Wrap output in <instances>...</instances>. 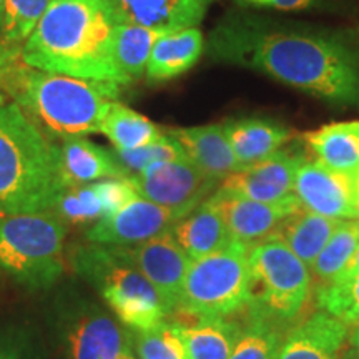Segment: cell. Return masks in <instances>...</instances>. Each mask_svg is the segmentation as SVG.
I'll use <instances>...</instances> for the list:
<instances>
[{
  "label": "cell",
  "instance_id": "1",
  "mask_svg": "<svg viewBox=\"0 0 359 359\" xmlns=\"http://www.w3.org/2000/svg\"><path fill=\"white\" fill-rule=\"evenodd\" d=\"M208 52L331 107L359 110L358 35L235 13L213 30Z\"/></svg>",
  "mask_w": 359,
  "mask_h": 359
},
{
  "label": "cell",
  "instance_id": "2",
  "mask_svg": "<svg viewBox=\"0 0 359 359\" xmlns=\"http://www.w3.org/2000/svg\"><path fill=\"white\" fill-rule=\"evenodd\" d=\"M114 0H52L22 45V60L34 69L123 87L114 60Z\"/></svg>",
  "mask_w": 359,
  "mask_h": 359
},
{
  "label": "cell",
  "instance_id": "3",
  "mask_svg": "<svg viewBox=\"0 0 359 359\" xmlns=\"http://www.w3.org/2000/svg\"><path fill=\"white\" fill-rule=\"evenodd\" d=\"M0 87L40 128L64 140L100 133L103 116L122 88L39 70L24 60L6 72Z\"/></svg>",
  "mask_w": 359,
  "mask_h": 359
},
{
  "label": "cell",
  "instance_id": "4",
  "mask_svg": "<svg viewBox=\"0 0 359 359\" xmlns=\"http://www.w3.org/2000/svg\"><path fill=\"white\" fill-rule=\"evenodd\" d=\"M65 188L60 147L17 103L0 105V215L50 212Z\"/></svg>",
  "mask_w": 359,
  "mask_h": 359
},
{
  "label": "cell",
  "instance_id": "5",
  "mask_svg": "<svg viewBox=\"0 0 359 359\" xmlns=\"http://www.w3.org/2000/svg\"><path fill=\"white\" fill-rule=\"evenodd\" d=\"M70 266L92 285L114 316L132 331L154 330L168 311L158 291L118 253L116 246L90 243L69 255Z\"/></svg>",
  "mask_w": 359,
  "mask_h": 359
},
{
  "label": "cell",
  "instance_id": "6",
  "mask_svg": "<svg viewBox=\"0 0 359 359\" xmlns=\"http://www.w3.org/2000/svg\"><path fill=\"white\" fill-rule=\"evenodd\" d=\"M65 235L50 212L0 215V273L30 290L50 288L65 268Z\"/></svg>",
  "mask_w": 359,
  "mask_h": 359
},
{
  "label": "cell",
  "instance_id": "7",
  "mask_svg": "<svg viewBox=\"0 0 359 359\" xmlns=\"http://www.w3.org/2000/svg\"><path fill=\"white\" fill-rule=\"evenodd\" d=\"M248 264L250 302L245 311L293 326L311 294L309 268L275 235L250 246Z\"/></svg>",
  "mask_w": 359,
  "mask_h": 359
},
{
  "label": "cell",
  "instance_id": "8",
  "mask_svg": "<svg viewBox=\"0 0 359 359\" xmlns=\"http://www.w3.org/2000/svg\"><path fill=\"white\" fill-rule=\"evenodd\" d=\"M248 248L231 241L226 248L191 262L180 306L172 314L226 320L245 311L250 302Z\"/></svg>",
  "mask_w": 359,
  "mask_h": 359
},
{
  "label": "cell",
  "instance_id": "9",
  "mask_svg": "<svg viewBox=\"0 0 359 359\" xmlns=\"http://www.w3.org/2000/svg\"><path fill=\"white\" fill-rule=\"evenodd\" d=\"M52 318L67 359H138L133 331L92 299L64 296Z\"/></svg>",
  "mask_w": 359,
  "mask_h": 359
},
{
  "label": "cell",
  "instance_id": "10",
  "mask_svg": "<svg viewBox=\"0 0 359 359\" xmlns=\"http://www.w3.org/2000/svg\"><path fill=\"white\" fill-rule=\"evenodd\" d=\"M130 185L147 198L182 219L217 191V180L208 177L188 156L155 165L142 175L128 177Z\"/></svg>",
  "mask_w": 359,
  "mask_h": 359
},
{
  "label": "cell",
  "instance_id": "11",
  "mask_svg": "<svg viewBox=\"0 0 359 359\" xmlns=\"http://www.w3.org/2000/svg\"><path fill=\"white\" fill-rule=\"evenodd\" d=\"M306 158V145L286 143L258 163L228 175L218 190L257 201H281L294 195L298 170Z\"/></svg>",
  "mask_w": 359,
  "mask_h": 359
},
{
  "label": "cell",
  "instance_id": "12",
  "mask_svg": "<svg viewBox=\"0 0 359 359\" xmlns=\"http://www.w3.org/2000/svg\"><path fill=\"white\" fill-rule=\"evenodd\" d=\"M116 250L154 285L163 299L168 316H172L180 306L183 285L191 264V259L172 233H163L138 245L116 246Z\"/></svg>",
  "mask_w": 359,
  "mask_h": 359
},
{
  "label": "cell",
  "instance_id": "13",
  "mask_svg": "<svg viewBox=\"0 0 359 359\" xmlns=\"http://www.w3.org/2000/svg\"><path fill=\"white\" fill-rule=\"evenodd\" d=\"M294 195L309 212L333 219H359L358 175L336 172L320 161H304Z\"/></svg>",
  "mask_w": 359,
  "mask_h": 359
},
{
  "label": "cell",
  "instance_id": "14",
  "mask_svg": "<svg viewBox=\"0 0 359 359\" xmlns=\"http://www.w3.org/2000/svg\"><path fill=\"white\" fill-rule=\"evenodd\" d=\"M178 219L170 210L137 195L122 210L93 223L85 238L93 245L132 246L168 233Z\"/></svg>",
  "mask_w": 359,
  "mask_h": 359
},
{
  "label": "cell",
  "instance_id": "15",
  "mask_svg": "<svg viewBox=\"0 0 359 359\" xmlns=\"http://www.w3.org/2000/svg\"><path fill=\"white\" fill-rule=\"evenodd\" d=\"M210 200L223 217L231 241L245 246H251L273 235L283 219L303 206L296 195L266 203L231 195L218 188Z\"/></svg>",
  "mask_w": 359,
  "mask_h": 359
},
{
  "label": "cell",
  "instance_id": "16",
  "mask_svg": "<svg viewBox=\"0 0 359 359\" xmlns=\"http://www.w3.org/2000/svg\"><path fill=\"white\" fill-rule=\"evenodd\" d=\"M348 336L343 321L320 309L286 331L278 359H338Z\"/></svg>",
  "mask_w": 359,
  "mask_h": 359
},
{
  "label": "cell",
  "instance_id": "17",
  "mask_svg": "<svg viewBox=\"0 0 359 359\" xmlns=\"http://www.w3.org/2000/svg\"><path fill=\"white\" fill-rule=\"evenodd\" d=\"M212 0H114L120 24L140 25L168 34L196 27Z\"/></svg>",
  "mask_w": 359,
  "mask_h": 359
},
{
  "label": "cell",
  "instance_id": "18",
  "mask_svg": "<svg viewBox=\"0 0 359 359\" xmlns=\"http://www.w3.org/2000/svg\"><path fill=\"white\" fill-rule=\"evenodd\" d=\"M170 135L182 145L185 155L196 167L219 183L241 168L224 133L223 123L173 128L170 130Z\"/></svg>",
  "mask_w": 359,
  "mask_h": 359
},
{
  "label": "cell",
  "instance_id": "19",
  "mask_svg": "<svg viewBox=\"0 0 359 359\" xmlns=\"http://www.w3.org/2000/svg\"><path fill=\"white\" fill-rule=\"evenodd\" d=\"M223 130L241 168L268 158L293 140V132L273 120H226L223 122Z\"/></svg>",
  "mask_w": 359,
  "mask_h": 359
},
{
  "label": "cell",
  "instance_id": "20",
  "mask_svg": "<svg viewBox=\"0 0 359 359\" xmlns=\"http://www.w3.org/2000/svg\"><path fill=\"white\" fill-rule=\"evenodd\" d=\"M170 233L191 262L217 253L231 243L224 219L210 198L178 219Z\"/></svg>",
  "mask_w": 359,
  "mask_h": 359
},
{
  "label": "cell",
  "instance_id": "21",
  "mask_svg": "<svg viewBox=\"0 0 359 359\" xmlns=\"http://www.w3.org/2000/svg\"><path fill=\"white\" fill-rule=\"evenodd\" d=\"M60 167L67 187L85 185L107 178H128L114 151L87 138H69L60 147Z\"/></svg>",
  "mask_w": 359,
  "mask_h": 359
},
{
  "label": "cell",
  "instance_id": "22",
  "mask_svg": "<svg viewBox=\"0 0 359 359\" xmlns=\"http://www.w3.org/2000/svg\"><path fill=\"white\" fill-rule=\"evenodd\" d=\"M203 34L196 27L163 34L151 48L147 65L150 82H165L185 74L203 53Z\"/></svg>",
  "mask_w": 359,
  "mask_h": 359
},
{
  "label": "cell",
  "instance_id": "23",
  "mask_svg": "<svg viewBox=\"0 0 359 359\" xmlns=\"http://www.w3.org/2000/svg\"><path fill=\"white\" fill-rule=\"evenodd\" d=\"M318 161L343 173H359V122L330 123L303 135Z\"/></svg>",
  "mask_w": 359,
  "mask_h": 359
},
{
  "label": "cell",
  "instance_id": "24",
  "mask_svg": "<svg viewBox=\"0 0 359 359\" xmlns=\"http://www.w3.org/2000/svg\"><path fill=\"white\" fill-rule=\"evenodd\" d=\"M339 222L341 219L321 217V215L309 212L304 206H299L296 212L278 224L273 235L285 241L296 257L308 268H311L330 241L331 235L338 228Z\"/></svg>",
  "mask_w": 359,
  "mask_h": 359
},
{
  "label": "cell",
  "instance_id": "25",
  "mask_svg": "<svg viewBox=\"0 0 359 359\" xmlns=\"http://www.w3.org/2000/svg\"><path fill=\"white\" fill-rule=\"evenodd\" d=\"M175 325L185 343L187 359H230L241 330V323L230 318H190L183 325Z\"/></svg>",
  "mask_w": 359,
  "mask_h": 359
},
{
  "label": "cell",
  "instance_id": "26",
  "mask_svg": "<svg viewBox=\"0 0 359 359\" xmlns=\"http://www.w3.org/2000/svg\"><path fill=\"white\" fill-rule=\"evenodd\" d=\"M163 32L140 25L120 24L114 34V60L125 83L142 79L156 40Z\"/></svg>",
  "mask_w": 359,
  "mask_h": 359
},
{
  "label": "cell",
  "instance_id": "27",
  "mask_svg": "<svg viewBox=\"0 0 359 359\" xmlns=\"http://www.w3.org/2000/svg\"><path fill=\"white\" fill-rule=\"evenodd\" d=\"M290 327L263 314L245 311L240 336L230 359H278L281 343Z\"/></svg>",
  "mask_w": 359,
  "mask_h": 359
},
{
  "label": "cell",
  "instance_id": "28",
  "mask_svg": "<svg viewBox=\"0 0 359 359\" xmlns=\"http://www.w3.org/2000/svg\"><path fill=\"white\" fill-rule=\"evenodd\" d=\"M100 133L109 138L114 148L118 150H133L158 140L160 128L147 118L118 102H111L100 125Z\"/></svg>",
  "mask_w": 359,
  "mask_h": 359
},
{
  "label": "cell",
  "instance_id": "29",
  "mask_svg": "<svg viewBox=\"0 0 359 359\" xmlns=\"http://www.w3.org/2000/svg\"><path fill=\"white\" fill-rule=\"evenodd\" d=\"M359 250V219L339 222L330 241L309 268L316 281L314 290L331 285Z\"/></svg>",
  "mask_w": 359,
  "mask_h": 359
},
{
  "label": "cell",
  "instance_id": "30",
  "mask_svg": "<svg viewBox=\"0 0 359 359\" xmlns=\"http://www.w3.org/2000/svg\"><path fill=\"white\" fill-rule=\"evenodd\" d=\"M50 213L70 224H93L105 218L107 213L98 191V183L93 182L65 188Z\"/></svg>",
  "mask_w": 359,
  "mask_h": 359
},
{
  "label": "cell",
  "instance_id": "31",
  "mask_svg": "<svg viewBox=\"0 0 359 359\" xmlns=\"http://www.w3.org/2000/svg\"><path fill=\"white\" fill-rule=\"evenodd\" d=\"M114 155L128 177L142 175L155 165L173 161L187 156L180 143L175 140L172 135H161L158 140L148 143L145 147L133 148V150H118L114 148Z\"/></svg>",
  "mask_w": 359,
  "mask_h": 359
},
{
  "label": "cell",
  "instance_id": "32",
  "mask_svg": "<svg viewBox=\"0 0 359 359\" xmlns=\"http://www.w3.org/2000/svg\"><path fill=\"white\" fill-rule=\"evenodd\" d=\"M316 306L346 326L359 325V271L348 280L314 290Z\"/></svg>",
  "mask_w": 359,
  "mask_h": 359
},
{
  "label": "cell",
  "instance_id": "33",
  "mask_svg": "<svg viewBox=\"0 0 359 359\" xmlns=\"http://www.w3.org/2000/svg\"><path fill=\"white\" fill-rule=\"evenodd\" d=\"M138 359H187L185 343L175 323L163 321L154 330L133 331Z\"/></svg>",
  "mask_w": 359,
  "mask_h": 359
},
{
  "label": "cell",
  "instance_id": "34",
  "mask_svg": "<svg viewBox=\"0 0 359 359\" xmlns=\"http://www.w3.org/2000/svg\"><path fill=\"white\" fill-rule=\"evenodd\" d=\"M52 0H6V27L2 43L22 47Z\"/></svg>",
  "mask_w": 359,
  "mask_h": 359
},
{
  "label": "cell",
  "instance_id": "35",
  "mask_svg": "<svg viewBox=\"0 0 359 359\" xmlns=\"http://www.w3.org/2000/svg\"><path fill=\"white\" fill-rule=\"evenodd\" d=\"M0 359H39L37 344L24 330H12L0 333Z\"/></svg>",
  "mask_w": 359,
  "mask_h": 359
},
{
  "label": "cell",
  "instance_id": "36",
  "mask_svg": "<svg viewBox=\"0 0 359 359\" xmlns=\"http://www.w3.org/2000/svg\"><path fill=\"white\" fill-rule=\"evenodd\" d=\"M240 2L248 4L255 7H266L275 8L283 12H296V11H308V8L316 7L320 0H240Z\"/></svg>",
  "mask_w": 359,
  "mask_h": 359
},
{
  "label": "cell",
  "instance_id": "37",
  "mask_svg": "<svg viewBox=\"0 0 359 359\" xmlns=\"http://www.w3.org/2000/svg\"><path fill=\"white\" fill-rule=\"evenodd\" d=\"M22 47H13V45H6L0 43V82H2V77L6 75V72L11 69L12 65H15L17 62L22 60ZM7 103V95L4 93L2 87H0V105H6Z\"/></svg>",
  "mask_w": 359,
  "mask_h": 359
},
{
  "label": "cell",
  "instance_id": "38",
  "mask_svg": "<svg viewBox=\"0 0 359 359\" xmlns=\"http://www.w3.org/2000/svg\"><path fill=\"white\" fill-rule=\"evenodd\" d=\"M358 271H359V250L356 251V255H354V257L351 258V262H349L346 266H344L343 271H341V275L336 278L334 283L348 280V278H351L353 275H356ZM331 285H333V283H331ZM327 286H330V285H327Z\"/></svg>",
  "mask_w": 359,
  "mask_h": 359
},
{
  "label": "cell",
  "instance_id": "39",
  "mask_svg": "<svg viewBox=\"0 0 359 359\" xmlns=\"http://www.w3.org/2000/svg\"><path fill=\"white\" fill-rule=\"evenodd\" d=\"M338 359H359V346L348 343V348H343Z\"/></svg>",
  "mask_w": 359,
  "mask_h": 359
},
{
  "label": "cell",
  "instance_id": "40",
  "mask_svg": "<svg viewBox=\"0 0 359 359\" xmlns=\"http://www.w3.org/2000/svg\"><path fill=\"white\" fill-rule=\"evenodd\" d=\"M4 27H6V0H0V43L4 39Z\"/></svg>",
  "mask_w": 359,
  "mask_h": 359
},
{
  "label": "cell",
  "instance_id": "41",
  "mask_svg": "<svg viewBox=\"0 0 359 359\" xmlns=\"http://www.w3.org/2000/svg\"><path fill=\"white\" fill-rule=\"evenodd\" d=\"M348 343L349 344H356V346H359V325L353 326V331L348 336Z\"/></svg>",
  "mask_w": 359,
  "mask_h": 359
},
{
  "label": "cell",
  "instance_id": "42",
  "mask_svg": "<svg viewBox=\"0 0 359 359\" xmlns=\"http://www.w3.org/2000/svg\"><path fill=\"white\" fill-rule=\"evenodd\" d=\"M358 212H359V173H358Z\"/></svg>",
  "mask_w": 359,
  "mask_h": 359
}]
</instances>
